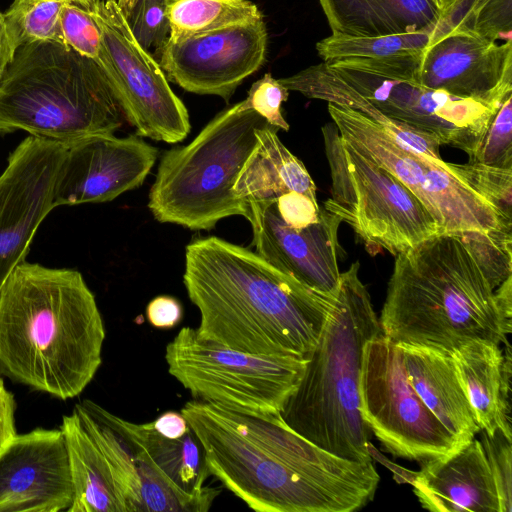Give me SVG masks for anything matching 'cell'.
Masks as SVG:
<instances>
[{
    "label": "cell",
    "instance_id": "obj_29",
    "mask_svg": "<svg viewBox=\"0 0 512 512\" xmlns=\"http://www.w3.org/2000/svg\"><path fill=\"white\" fill-rule=\"evenodd\" d=\"M436 26L414 32L376 37L331 34L317 42L316 50L323 61L417 54L427 45Z\"/></svg>",
    "mask_w": 512,
    "mask_h": 512
},
{
    "label": "cell",
    "instance_id": "obj_39",
    "mask_svg": "<svg viewBox=\"0 0 512 512\" xmlns=\"http://www.w3.org/2000/svg\"><path fill=\"white\" fill-rule=\"evenodd\" d=\"M16 400L0 375V452L16 437Z\"/></svg>",
    "mask_w": 512,
    "mask_h": 512
},
{
    "label": "cell",
    "instance_id": "obj_20",
    "mask_svg": "<svg viewBox=\"0 0 512 512\" xmlns=\"http://www.w3.org/2000/svg\"><path fill=\"white\" fill-rule=\"evenodd\" d=\"M73 499L60 428L17 434L0 452V512L67 511Z\"/></svg>",
    "mask_w": 512,
    "mask_h": 512
},
{
    "label": "cell",
    "instance_id": "obj_40",
    "mask_svg": "<svg viewBox=\"0 0 512 512\" xmlns=\"http://www.w3.org/2000/svg\"><path fill=\"white\" fill-rule=\"evenodd\" d=\"M155 430L162 436L170 439L182 437L189 429L184 416L175 411H168L153 421Z\"/></svg>",
    "mask_w": 512,
    "mask_h": 512
},
{
    "label": "cell",
    "instance_id": "obj_38",
    "mask_svg": "<svg viewBox=\"0 0 512 512\" xmlns=\"http://www.w3.org/2000/svg\"><path fill=\"white\" fill-rule=\"evenodd\" d=\"M181 303L174 297L160 295L153 298L146 307L148 322L160 329L175 327L182 319Z\"/></svg>",
    "mask_w": 512,
    "mask_h": 512
},
{
    "label": "cell",
    "instance_id": "obj_8",
    "mask_svg": "<svg viewBox=\"0 0 512 512\" xmlns=\"http://www.w3.org/2000/svg\"><path fill=\"white\" fill-rule=\"evenodd\" d=\"M322 134L332 180L324 208L350 225L371 254L386 250L397 256L442 232L418 198L357 152L333 122Z\"/></svg>",
    "mask_w": 512,
    "mask_h": 512
},
{
    "label": "cell",
    "instance_id": "obj_16",
    "mask_svg": "<svg viewBox=\"0 0 512 512\" xmlns=\"http://www.w3.org/2000/svg\"><path fill=\"white\" fill-rule=\"evenodd\" d=\"M268 32L263 19L240 23L157 49L167 79L185 91L228 101L266 60Z\"/></svg>",
    "mask_w": 512,
    "mask_h": 512
},
{
    "label": "cell",
    "instance_id": "obj_4",
    "mask_svg": "<svg viewBox=\"0 0 512 512\" xmlns=\"http://www.w3.org/2000/svg\"><path fill=\"white\" fill-rule=\"evenodd\" d=\"M359 269L357 261L341 273L333 309L281 416L318 447L368 463L371 435L360 410L362 352L382 332Z\"/></svg>",
    "mask_w": 512,
    "mask_h": 512
},
{
    "label": "cell",
    "instance_id": "obj_33",
    "mask_svg": "<svg viewBox=\"0 0 512 512\" xmlns=\"http://www.w3.org/2000/svg\"><path fill=\"white\" fill-rule=\"evenodd\" d=\"M468 162L512 169V94L498 108L479 149Z\"/></svg>",
    "mask_w": 512,
    "mask_h": 512
},
{
    "label": "cell",
    "instance_id": "obj_17",
    "mask_svg": "<svg viewBox=\"0 0 512 512\" xmlns=\"http://www.w3.org/2000/svg\"><path fill=\"white\" fill-rule=\"evenodd\" d=\"M412 81L460 98L501 105L512 94V40L498 44L440 21L415 59Z\"/></svg>",
    "mask_w": 512,
    "mask_h": 512
},
{
    "label": "cell",
    "instance_id": "obj_41",
    "mask_svg": "<svg viewBox=\"0 0 512 512\" xmlns=\"http://www.w3.org/2000/svg\"><path fill=\"white\" fill-rule=\"evenodd\" d=\"M16 48L14 47L8 33L4 13L0 12V81L11 63Z\"/></svg>",
    "mask_w": 512,
    "mask_h": 512
},
{
    "label": "cell",
    "instance_id": "obj_7",
    "mask_svg": "<svg viewBox=\"0 0 512 512\" xmlns=\"http://www.w3.org/2000/svg\"><path fill=\"white\" fill-rule=\"evenodd\" d=\"M269 126L238 102L219 112L189 144L164 151L149 192L154 218L190 230H210L234 215L248 219L249 202L233 187L257 132Z\"/></svg>",
    "mask_w": 512,
    "mask_h": 512
},
{
    "label": "cell",
    "instance_id": "obj_19",
    "mask_svg": "<svg viewBox=\"0 0 512 512\" xmlns=\"http://www.w3.org/2000/svg\"><path fill=\"white\" fill-rule=\"evenodd\" d=\"M157 157L158 149L136 134L94 135L70 142L55 182L54 204L112 201L141 186Z\"/></svg>",
    "mask_w": 512,
    "mask_h": 512
},
{
    "label": "cell",
    "instance_id": "obj_22",
    "mask_svg": "<svg viewBox=\"0 0 512 512\" xmlns=\"http://www.w3.org/2000/svg\"><path fill=\"white\" fill-rule=\"evenodd\" d=\"M506 346V356H503L499 344L477 339L462 345L451 355L480 431L492 435L500 429L512 438L511 355L509 344Z\"/></svg>",
    "mask_w": 512,
    "mask_h": 512
},
{
    "label": "cell",
    "instance_id": "obj_2",
    "mask_svg": "<svg viewBox=\"0 0 512 512\" xmlns=\"http://www.w3.org/2000/svg\"><path fill=\"white\" fill-rule=\"evenodd\" d=\"M183 283L200 313L199 338L256 355L307 358L336 298L216 236L186 246Z\"/></svg>",
    "mask_w": 512,
    "mask_h": 512
},
{
    "label": "cell",
    "instance_id": "obj_21",
    "mask_svg": "<svg viewBox=\"0 0 512 512\" xmlns=\"http://www.w3.org/2000/svg\"><path fill=\"white\" fill-rule=\"evenodd\" d=\"M422 507L434 512H500L494 479L480 440L421 464L411 481Z\"/></svg>",
    "mask_w": 512,
    "mask_h": 512
},
{
    "label": "cell",
    "instance_id": "obj_18",
    "mask_svg": "<svg viewBox=\"0 0 512 512\" xmlns=\"http://www.w3.org/2000/svg\"><path fill=\"white\" fill-rule=\"evenodd\" d=\"M248 202L255 252L309 289L335 297L343 253L338 241L342 219L323 207L316 223L295 229L280 217L276 199Z\"/></svg>",
    "mask_w": 512,
    "mask_h": 512
},
{
    "label": "cell",
    "instance_id": "obj_28",
    "mask_svg": "<svg viewBox=\"0 0 512 512\" xmlns=\"http://www.w3.org/2000/svg\"><path fill=\"white\" fill-rule=\"evenodd\" d=\"M168 41L177 42L224 27L263 19L249 0H170Z\"/></svg>",
    "mask_w": 512,
    "mask_h": 512
},
{
    "label": "cell",
    "instance_id": "obj_42",
    "mask_svg": "<svg viewBox=\"0 0 512 512\" xmlns=\"http://www.w3.org/2000/svg\"><path fill=\"white\" fill-rule=\"evenodd\" d=\"M460 1L461 0H433L434 4L441 13V17L449 10H451Z\"/></svg>",
    "mask_w": 512,
    "mask_h": 512
},
{
    "label": "cell",
    "instance_id": "obj_14",
    "mask_svg": "<svg viewBox=\"0 0 512 512\" xmlns=\"http://www.w3.org/2000/svg\"><path fill=\"white\" fill-rule=\"evenodd\" d=\"M332 73L390 119L436 137L471 159L500 105L460 98L407 79L336 68Z\"/></svg>",
    "mask_w": 512,
    "mask_h": 512
},
{
    "label": "cell",
    "instance_id": "obj_26",
    "mask_svg": "<svg viewBox=\"0 0 512 512\" xmlns=\"http://www.w3.org/2000/svg\"><path fill=\"white\" fill-rule=\"evenodd\" d=\"M278 128L269 126L257 132V143L233 190L247 201L276 199L296 191L316 198V186L303 162L292 154L278 137Z\"/></svg>",
    "mask_w": 512,
    "mask_h": 512
},
{
    "label": "cell",
    "instance_id": "obj_32",
    "mask_svg": "<svg viewBox=\"0 0 512 512\" xmlns=\"http://www.w3.org/2000/svg\"><path fill=\"white\" fill-rule=\"evenodd\" d=\"M452 173L481 196L511 214L512 169L480 163H448Z\"/></svg>",
    "mask_w": 512,
    "mask_h": 512
},
{
    "label": "cell",
    "instance_id": "obj_9",
    "mask_svg": "<svg viewBox=\"0 0 512 512\" xmlns=\"http://www.w3.org/2000/svg\"><path fill=\"white\" fill-rule=\"evenodd\" d=\"M169 374L196 399L247 412L279 414L297 389L307 358L256 355L201 339L184 326L165 349Z\"/></svg>",
    "mask_w": 512,
    "mask_h": 512
},
{
    "label": "cell",
    "instance_id": "obj_37",
    "mask_svg": "<svg viewBox=\"0 0 512 512\" xmlns=\"http://www.w3.org/2000/svg\"><path fill=\"white\" fill-rule=\"evenodd\" d=\"M276 207L283 221L295 229L316 223L322 212L317 200L296 191L287 192L276 198Z\"/></svg>",
    "mask_w": 512,
    "mask_h": 512
},
{
    "label": "cell",
    "instance_id": "obj_23",
    "mask_svg": "<svg viewBox=\"0 0 512 512\" xmlns=\"http://www.w3.org/2000/svg\"><path fill=\"white\" fill-rule=\"evenodd\" d=\"M410 384L443 426L463 446L480 432L451 354L398 345Z\"/></svg>",
    "mask_w": 512,
    "mask_h": 512
},
{
    "label": "cell",
    "instance_id": "obj_11",
    "mask_svg": "<svg viewBox=\"0 0 512 512\" xmlns=\"http://www.w3.org/2000/svg\"><path fill=\"white\" fill-rule=\"evenodd\" d=\"M360 410L370 432L395 457L421 465L462 447L410 384L401 348L382 333L363 347Z\"/></svg>",
    "mask_w": 512,
    "mask_h": 512
},
{
    "label": "cell",
    "instance_id": "obj_5",
    "mask_svg": "<svg viewBox=\"0 0 512 512\" xmlns=\"http://www.w3.org/2000/svg\"><path fill=\"white\" fill-rule=\"evenodd\" d=\"M123 119L96 61L58 42L18 47L0 81V134L70 143L114 134Z\"/></svg>",
    "mask_w": 512,
    "mask_h": 512
},
{
    "label": "cell",
    "instance_id": "obj_13",
    "mask_svg": "<svg viewBox=\"0 0 512 512\" xmlns=\"http://www.w3.org/2000/svg\"><path fill=\"white\" fill-rule=\"evenodd\" d=\"M92 406L127 444L140 481L141 512L208 511L220 490L205 486L210 476L203 448L189 429L170 439L149 423L123 419L96 402Z\"/></svg>",
    "mask_w": 512,
    "mask_h": 512
},
{
    "label": "cell",
    "instance_id": "obj_6",
    "mask_svg": "<svg viewBox=\"0 0 512 512\" xmlns=\"http://www.w3.org/2000/svg\"><path fill=\"white\" fill-rule=\"evenodd\" d=\"M199 440L210 475L257 512H351L374 497L362 478L281 461L242 435L213 403L181 409Z\"/></svg>",
    "mask_w": 512,
    "mask_h": 512
},
{
    "label": "cell",
    "instance_id": "obj_35",
    "mask_svg": "<svg viewBox=\"0 0 512 512\" xmlns=\"http://www.w3.org/2000/svg\"><path fill=\"white\" fill-rule=\"evenodd\" d=\"M479 433L494 479L500 512H510L512 509V438L507 437L500 429L492 435L483 430Z\"/></svg>",
    "mask_w": 512,
    "mask_h": 512
},
{
    "label": "cell",
    "instance_id": "obj_25",
    "mask_svg": "<svg viewBox=\"0 0 512 512\" xmlns=\"http://www.w3.org/2000/svg\"><path fill=\"white\" fill-rule=\"evenodd\" d=\"M74 499L67 512H128L112 468L77 414L62 417Z\"/></svg>",
    "mask_w": 512,
    "mask_h": 512
},
{
    "label": "cell",
    "instance_id": "obj_10",
    "mask_svg": "<svg viewBox=\"0 0 512 512\" xmlns=\"http://www.w3.org/2000/svg\"><path fill=\"white\" fill-rule=\"evenodd\" d=\"M340 136L357 152L385 168L410 190L442 232H511V214L439 165L405 148L361 113L328 103Z\"/></svg>",
    "mask_w": 512,
    "mask_h": 512
},
{
    "label": "cell",
    "instance_id": "obj_30",
    "mask_svg": "<svg viewBox=\"0 0 512 512\" xmlns=\"http://www.w3.org/2000/svg\"><path fill=\"white\" fill-rule=\"evenodd\" d=\"M68 0H13L4 13L8 33L17 48L37 42L62 43L60 15Z\"/></svg>",
    "mask_w": 512,
    "mask_h": 512
},
{
    "label": "cell",
    "instance_id": "obj_15",
    "mask_svg": "<svg viewBox=\"0 0 512 512\" xmlns=\"http://www.w3.org/2000/svg\"><path fill=\"white\" fill-rule=\"evenodd\" d=\"M68 143L28 136L0 175V291L27 256L40 224L55 208L54 188Z\"/></svg>",
    "mask_w": 512,
    "mask_h": 512
},
{
    "label": "cell",
    "instance_id": "obj_1",
    "mask_svg": "<svg viewBox=\"0 0 512 512\" xmlns=\"http://www.w3.org/2000/svg\"><path fill=\"white\" fill-rule=\"evenodd\" d=\"M511 232H441L396 256L379 325L397 345L452 354L477 339L508 343Z\"/></svg>",
    "mask_w": 512,
    "mask_h": 512
},
{
    "label": "cell",
    "instance_id": "obj_36",
    "mask_svg": "<svg viewBox=\"0 0 512 512\" xmlns=\"http://www.w3.org/2000/svg\"><path fill=\"white\" fill-rule=\"evenodd\" d=\"M289 91L266 73L261 79L254 82L248 91L247 97L241 101L244 109H252L262 116L270 125L279 130L288 131L289 124L281 112V105L288 99Z\"/></svg>",
    "mask_w": 512,
    "mask_h": 512
},
{
    "label": "cell",
    "instance_id": "obj_12",
    "mask_svg": "<svg viewBox=\"0 0 512 512\" xmlns=\"http://www.w3.org/2000/svg\"><path fill=\"white\" fill-rule=\"evenodd\" d=\"M101 32L96 63L104 72L124 119L136 135L169 144L191 130L189 113L174 93L159 63L133 36L115 0H94Z\"/></svg>",
    "mask_w": 512,
    "mask_h": 512
},
{
    "label": "cell",
    "instance_id": "obj_34",
    "mask_svg": "<svg viewBox=\"0 0 512 512\" xmlns=\"http://www.w3.org/2000/svg\"><path fill=\"white\" fill-rule=\"evenodd\" d=\"M169 2L170 0H136L125 16L133 36L147 51L160 48L169 36Z\"/></svg>",
    "mask_w": 512,
    "mask_h": 512
},
{
    "label": "cell",
    "instance_id": "obj_3",
    "mask_svg": "<svg viewBox=\"0 0 512 512\" xmlns=\"http://www.w3.org/2000/svg\"><path fill=\"white\" fill-rule=\"evenodd\" d=\"M106 332L82 274L21 262L0 291V374L60 400L102 363Z\"/></svg>",
    "mask_w": 512,
    "mask_h": 512
},
{
    "label": "cell",
    "instance_id": "obj_31",
    "mask_svg": "<svg viewBox=\"0 0 512 512\" xmlns=\"http://www.w3.org/2000/svg\"><path fill=\"white\" fill-rule=\"evenodd\" d=\"M94 0H68L60 15L62 43L75 52L97 59L101 32L93 15Z\"/></svg>",
    "mask_w": 512,
    "mask_h": 512
},
{
    "label": "cell",
    "instance_id": "obj_27",
    "mask_svg": "<svg viewBox=\"0 0 512 512\" xmlns=\"http://www.w3.org/2000/svg\"><path fill=\"white\" fill-rule=\"evenodd\" d=\"M278 81L288 91H296L307 98L351 108L376 123L405 148L424 155L439 165L447 164L440 156L439 148L442 144L436 137L383 115L370 102L337 78L325 62L311 65Z\"/></svg>",
    "mask_w": 512,
    "mask_h": 512
},
{
    "label": "cell",
    "instance_id": "obj_24",
    "mask_svg": "<svg viewBox=\"0 0 512 512\" xmlns=\"http://www.w3.org/2000/svg\"><path fill=\"white\" fill-rule=\"evenodd\" d=\"M332 34L376 37L435 27L433 0H318Z\"/></svg>",
    "mask_w": 512,
    "mask_h": 512
}]
</instances>
